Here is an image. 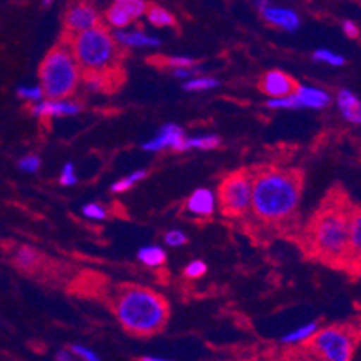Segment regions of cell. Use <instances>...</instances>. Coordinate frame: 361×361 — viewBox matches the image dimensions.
Instances as JSON below:
<instances>
[{
	"instance_id": "1",
	"label": "cell",
	"mask_w": 361,
	"mask_h": 361,
	"mask_svg": "<svg viewBox=\"0 0 361 361\" xmlns=\"http://www.w3.org/2000/svg\"><path fill=\"white\" fill-rule=\"evenodd\" d=\"M253 193L251 209L255 219L266 226H283L296 217L304 192V176L295 169L251 170Z\"/></svg>"
},
{
	"instance_id": "2",
	"label": "cell",
	"mask_w": 361,
	"mask_h": 361,
	"mask_svg": "<svg viewBox=\"0 0 361 361\" xmlns=\"http://www.w3.org/2000/svg\"><path fill=\"white\" fill-rule=\"evenodd\" d=\"M349 214L350 206L343 199L331 195L312 214L305 228L307 251L331 266L347 267L349 257Z\"/></svg>"
},
{
	"instance_id": "3",
	"label": "cell",
	"mask_w": 361,
	"mask_h": 361,
	"mask_svg": "<svg viewBox=\"0 0 361 361\" xmlns=\"http://www.w3.org/2000/svg\"><path fill=\"white\" fill-rule=\"evenodd\" d=\"M111 307L123 331L140 338L159 334L170 318V305L163 295L134 283L118 286Z\"/></svg>"
},
{
	"instance_id": "4",
	"label": "cell",
	"mask_w": 361,
	"mask_h": 361,
	"mask_svg": "<svg viewBox=\"0 0 361 361\" xmlns=\"http://www.w3.org/2000/svg\"><path fill=\"white\" fill-rule=\"evenodd\" d=\"M67 44L82 76H107L121 82V51L107 27L99 24L87 29L83 33L74 35Z\"/></svg>"
},
{
	"instance_id": "5",
	"label": "cell",
	"mask_w": 361,
	"mask_h": 361,
	"mask_svg": "<svg viewBox=\"0 0 361 361\" xmlns=\"http://www.w3.org/2000/svg\"><path fill=\"white\" fill-rule=\"evenodd\" d=\"M42 94L47 99H69L76 94L82 71L74 60L69 44L54 45L42 60L38 69Z\"/></svg>"
},
{
	"instance_id": "6",
	"label": "cell",
	"mask_w": 361,
	"mask_h": 361,
	"mask_svg": "<svg viewBox=\"0 0 361 361\" xmlns=\"http://www.w3.org/2000/svg\"><path fill=\"white\" fill-rule=\"evenodd\" d=\"M304 345L322 361H353L356 333L350 325H329L318 329Z\"/></svg>"
},
{
	"instance_id": "7",
	"label": "cell",
	"mask_w": 361,
	"mask_h": 361,
	"mask_svg": "<svg viewBox=\"0 0 361 361\" xmlns=\"http://www.w3.org/2000/svg\"><path fill=\"white\" fill-rule=\"evenodd\" d=\"M251 193H253L251 169H243L228 173L221 180L215 199L226 217L237 219L244 217L251 209Z\"/></svg>"
},
{
	"instance_id": "8",
	"label": "cell",
	"mask_w": 361,
	"mask_h": 361,
	"mask_svg": "<svg viewBox=\"0 0 361 361\" xmlns=\"http://www.w3.org/2000/svg\"><path fill=\"white\" fill-rule=\"evenodd\" d=\"M147 0H114L105 11V22L114 29H127L132 22L145 17Z\"/></svg>"
},
{
	"instance_id": "9",
	"label": "cell",
	"mask_w": 361,
	"mask_h": 361,
	"mask_svg": "<svg viewBox=\"0 0 361 361\" xmlns=\"http://www.w3.org/2000/svg\"><path fill=\"white\" fill-rule=\"evenodd\" d=\"M63 25H66L67 35L73 38L74 35H80L87 29L99 25V13L89 2H74L63 15Z\"/></svg>"
},
{
	"instance_id": "10",
	"label": "cell",
	"mask_w": 361,
	"mask_h": 361,
	"mask_svg": "<svg viewBox=\"0 0 361 361\" xmlns=\"http://www.w3.org/2000/svg\"><path fill=\"white\" fill-rule=\"evenodd\" d=\"M259 11L264 20L273 27L283 29V31H296L300 29V15L291 8H283V6L271 4L269 0H257Z\"/></svg>"
},
{
	"instance_id": "11",
	"label": "cell",
	"mask_w": 361,
	"mask_h": 361,
	"mask_svg": "<svg viewBox=\"0 0 361 361\" xmlns=\"http://www.w3.org/2000/svg\"><path fill=\"white\" fill-rule=\"evenodd\" d=\"M259 87L264 94L269 96L271 99H276L295 94V90L298 89V82L293 76H289L288 73L273 69L267 71L262 78H260Z\"/></svg>"
},
{
	"instance_id": "12",
	"label": "cell",
	"mask_w": 361,
	"mask_h": 361,
	"mask_svg": "<svg viewBox=\"0 0 361 361\" xmlns=\"http://www.w3.org/2000/svg\"><path fill=\"white\" fill-rule=\"evenodd\" d=\"M185 132L177 125H164L154 140L147 141L143 145L145 150L148 152H161L164 148H172L176 152H183V145H185Z\"/></svg>"
},
{
	"instance_id": "13",
	"label": "cell",
	"mask_w": 361,
	"mask_h": 361,
	"mask_svg": "<svg viewBox=\"0 0 361 361\" xmlns=\"http://www.w3.org/2000/svg\"><path fill=\"white\" fill-rule=\"evenodd\" d=\"M291 98L295 109L322 111V109H327L331 105V94H329L327 90L311 85H298V89L295 90V94H291Z\"/></svg>"
},
{
	"instance_id": "14",
	"label": "cell",
	"mask_w": 361,
	"mask_h": 361,
	"mask_svg": "<svg viewBox=\"0 0 361 361\" xmlns=\"http://www.w3.org/2000/svg\"><path fill=\"white\" fill-rule=\"evenodd\" d=\"M82 111V105L69 102V99H45L37 103L33 107V114L42 119L47 118H62V116L78 114Z\"/></svg>"
},
{
	"instance_id": "15",
	"label": "cell",
	"mask_w": 361,
	"mask_h": 361,
	"mask_svg": "<svg viewBox=\"0 0 361 361\" xmlns=\"http://www.w3.org/2000/svg\"><path fill=\"white\" fill-rule=\"evenodd\" d=\"M13 264H15L17 269L24 271L27 275H35L44 267V257L35 247L20 246L13 253Z\"/></svg>"
},
{
	"instance_id": "16",
	"label": "cell",
	"mask_w": 361,
	"mask_h": 361,
	"mask_svg": "<svg viewBox=\"0 0 361 361\" xmlns=\"http://www.w3.org/2000/svg\"><path fill=\"white\" fill-rule=\"evenodd\" d=\"M215 204H217L215 193L206 188H199L186 201V212L197 215V217H208L214 214Z\"/></svg>"
},
{
	"instance_id": "17",
	"label": "cell",
	"mask_w": 361,
	"mask_h": 361,
	"mask_svg": "<svg viewBox=\"0 0 361 361\" xmlns=\"http://www.w3.org/2000/svg\"><path fill=\"white\" fill-rule=\"evenodd\" d=\"M336 105L349 123L361 125V99L350 89H340L336 92Z\"/></svg>"
},
{
	"instance_id": "18",
	"label": "cell",
	"mask_w": 361,
	"mask_h": 361,
	"mask_svg": "<svg viewBox=\"0 0 361 361\" xmlns=\"http://www.w3.org/2000/svg\"><path fill=\"white\" fill-rule=\"evenodd\" d=\"M361 259V209L350 206L349 214V257H347V267Z\"/></svg>"
},
{
	"instance_id": "19",
	"label": "cell",
	"mask_w": 361,
	"mask_h": 361,
	"mask_svg": "<svg viewBox=\"0 0 361 361\" xmlns=\"http://www.w3.org/2000/svg\"><path fill=\"white\" fill-rule=\"evenodd\" d=\"M116 42L127 47H159L161 42L154 37H148L143 31H127V29H116Z\"/></svg>"
},
{
	"instance_id": "20",
	"label": "cell",
	"mask_w": 361,
	"mask_h": 361,
	"mask_svg": "<svg viewBox=\"0 0 361 361\" xmlns=\"http://www.w3.org/2000/svg\"><path fill=\"white\" fill-rule=\"evenodd\" d=\"M275 361H322L309 347L302 345H289L286 349L273 350Z\"/></svg>"
},
{
	"instance_id": "21",
	"label": "cell",
	"mask_w": 361,
	"mask_h": 361,
	"mask_svg": "<svg viewBox=\"0 0 361 361\" xmlns=\"http://www.w3.org/2000/svg\"><path fill=\"white\" fill-rule=\"evenodd\" d=\"M145 17L156 27H173L176 25V17L161 6H148Z\"/></svg>"
},
{
	"instance_id": "22",
	"label": "cell",
	"mask_w": 361,
	"mask_h": 361,
	"mask_svg": "<svg viewBox=\"0 0 361 361\" xmlns=\"http://www.w3.org/2000/svg\"><path fill=\"white\" fill-rule=\"evenodd\" d=\"M137 259L147 267H161L166 262V253L159 246H147L141 247L140 253H137Z\"/></svg>"
},
{
	"instance_id": "23",
	"label": "cell",
	"mask_w": 361,
	"mask_h": 361,
	"mask_svg": "<svg viewBox=\"0 0 361 361\" xmlns=\"http://www.w3.org/2000/svg\"><path fill=\"white\" fill-rule=\"evenodd\" d=\"M316 331H318V324H316V322H311V324L302 325V327H298L296 331H293V333L286 334V336L282 338V343L283 345H302V343H305V341H307L309 338L316 333Z\"/></svg>"
},
{
	"instance_id": "24",
	"label": "cell",
	"mask_w": 361,
	"mask_h": 361,
	"mask_svg": "<svg viewBox=\"0 0 361 361\" xmlns=\"http://www.w3.org/2000/svg\"><path fill=\"white\" fill-rule=\"evenodd\" d=\"M221 147V137L219 135H199V137H186L183 145V152L190 148H199V150H214Z\"/></svg>"
},
{
	"instance_id": "25",
	"label": "cell",
	"mask_w": 361,
	"mask_h": 361,
	"mask_svg": "<svg viewBox=\"0 0 361 361\" xmlns=\"http://www.w3.org/2000/svg\"><path fill=\"white\" fill-rule=\"evenodd\" d=\"M312 58H314V62L327 63V66H333V67L345 66V58L341 56V54H336L331 49H316L314 54H312Z\"/></svg>"
},
{
	"instance_id": "26",
	"label": "cell",
	"mask_w": 361,
	"mask_h": 361,
	"mask_svg": "<svg viewBox=\"0 0 361 361\" xmlns=\"http://www.w3.org/2000/svg\"><path fill=\"white\" fill-rule=\"evenodd\" d=\"M145 177H147V170H137V172L130 173V176L123 177V179H119L118 183H114V185H112V192L114 193L127 192V190L132 188L137 180L145 179Z\"/></svg>"
},
{
	"instance_id": "27",
	"label": "cell",
	"mask_w": 361,
	"mask_h": 361,
	"mask_svg": "<svg viewBox=\"0 0 361 361\" xmlns=\"http://www.w3.org/2000/svg\"><path fill=\"white\" fill-rule=\"evenodd\" d=\"M219 82L215 78H206V76H193L188 82H185V90H208L217 87Z\"/></svg>"
},
{
	"instance_id": "28",
	"label": "cell",
	"mask_w": 361,
	"mask_h": 361,
	"mask_svg": "<svg viewBox=\"0 0 361 361\" xmlns=\"http://www.w3.org/2000/svg\"><path fill=\"white\" fill-rule=\"evenodd\" d=\"M82 212L87 219H92V221H103L107 217V209L98 204V202H89V204L83 206Z\"/></svg>"
},
{
	"instance_id": "29",
	"label": "cell",
	"mask_w": 361,
	"mask_h": 361,
	"mask_svg": "<svg viewBox=\"0 0 361 361\" xmlns=\"http://www.w3.org/2000/svg\"><path fill=\"white\" fill-rule=\"evenodd\" d=\"M206 269H208V267H206V264L202 262V260H193V262H190L188 266H186L185 275L188 276V279H193V280L201 279V276H204Z\"/></svg>"
},
{
	"instance_id": "30",
	"label": "cell",
	"mask_w": 361,
	"mask_h": 361,
	"mask_svg": "<svg viewBox=\"0 0 361 361\" xmlns=\"http://www.w3.org/2000/svg\"><path fill=\"white\" fill-rule=\"evenodd\" d=\"M164 66L172 67V69H185V67L195 66V60L190 56H172L164 60Z\"/></svg>"
},
{
	"instance_id": "31",
	"label": "cell",
	"mask_w": 361,
	"mask_h": 361,
	"mask_svg": "<svg viewBox=\"0 0 361 361\" xmlns=\"http://www.w3.org/2000/svg\"><path fill=\"white\" fill-rule=\"evenodd\" d=\"M18 166H20V170H24V172H29V173L37 172V170L40 169V157L33 156V154H31V156L22 157Z\"/></svg>"
},
{
	"instance_id": "32",
	"label": "cell",
	"mask_w": 361,
	"mask_h": 361,
	"mask_svg": "<svg viewBox=\"0 0 361 361\" xmlns=\"http://www.w3.org/2000/svg\"><path fill=\"white\" fill-rule=\"evenodd\" d=\"M71 353L85 361H102L98 357V354L92 353V350L87 349V347H83V345H71Z\"/></svg>"
},
{
	"instance_id": "33",
	"label": "cell",
	"mask_w": 361,
	"mask_h": 361,
	"mask_svg": "<svg viewBox=\"0 0 361 361\" xmlns=\"http://www.w3.org/2000/svg\"><path fill=\"white\" fill-rule=\"evenodd\" d=\"M164 240H166V244H169V246H173V247L183 246V244L188 243V238H186V235L183 233V231H180V230L169 231V233L164 235Z\"/></svg>"
},
{
	"instance_id": "34",
	"label": "cell",
	"mask_w": 361,
	"mask_h": 361,
	"mask_svg": "<svg viewBox=\"0 0 361 361\" xmlns=\"http://www.w3.org/2000/svg\"><path fill=\"white\" fill-rule=\"evenodd\" d=\"M76 180H78V177L74 173V166L71 163H67L62 170V176H60V183L63 186H73L76 185Z\"/></svg>"
},
{
	"instance_id": "35",
	"label": "cell",
	"mask_w": 361,
	"mask_h": 361,
	"mask_svg": "<svg viewBox=\"0 0 361 361\" xmlns=\"http://www.w3.org/2000/svg\"><path fill=\"white\" fill-rule=\"evenodd\" d=\"M18 96H20V98L38 102L44 94H42L40 87H20V89H18Z\"/></svg>"
},
{
	"instance_id": "36",
	"label": "cell",
	"mask_w": 361,
	"mask_h": 361,
	"mask_svg": "<svg viewBox=\"0 0 361 361\" xmlns=\"http://www.w3.org/2000/svg\"><path fill=\"white\" fill-rule=\"evenodd\" d=\"M341 29H343L345 37H349V38H357V37H360V27H357V25H356V22L345 20L343 24H341Z\"/></svg>"
},
{
	"instance_id": "37",
	"label": "cell",
	"mask_w": 361,
	"mask_h": 361,
	"mask_svg": "<svg viewBox=\"0 0 361 361\" xmlns=\"http://www.w3.org/2000/svg\"><path fill=\"white\" fill-rule=\"evenodd\" d=\"M240 361H275V356H273V350H269V353L255 354V356L244 357V360H240Z\"/></svg>"
},
{
	"instance_id": "38",
	"label": "cell",
	"mask_w": 361,
	"mask_h": 361,
	"mask_svg": "<svg viewBox=\"0 0 361 361\" xmlns=\"http://www.w3.org/2000/svg\"><path fill=\"white\" fill-rule=\"evenodd\" d=\"M56 361H74V354L69 350H58Z\"/></svg>"
},
{
	"instance_id": "39",
	"label": "cell",
	"mask_w": 361,
	"mask_h": 361,
	"mask_svg": "<svg viewBox=\"0 0 361 361\" xmlns=\"http://www.w3.org/2000/svg\"><path fill=\"white\" fill-rule=\"evenodd\" d=\"M140 361H170V360H161V357H152V356H143V357H140Z\"/></svg>"
},
{
	"instance_id": "40",
	"label": "cell",
	"mask_w": 361,
	"mask_h": 361,
	"mask_svg": "<svg viewBox=\"0 0 361 361\" xmlns=\"http://www.w3.org/2000/svg\"><path fill=\"white\" fill-rule=\"evenodd\" d=\"M353 269H356L357 273H360V275H361V259H357L356 262L353 264Z\"/></svg>"
},
{
	"instance_id": "41",
	"label": "cell",
	"mask_w": 361,
	"mask_h": 361,
	"mask_svg": "<svg viewBox=\"0 0 361 361\" xmlns=\"http://www.w3.org/2000/svg\"><path fill=\"white\" fill-rule=\"evenodd\" d=\"M54 0H42V6H44V8H47V6H51Z\"/></svg>"
}]
</instances>
